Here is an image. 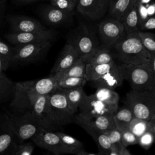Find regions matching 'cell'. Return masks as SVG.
I'll list each match as a JSON object with an SVG mask.
<instances>
[{
  "label": "cell",
  "instance_id": "1",
  "mask_svg": "<svg viewBox=\"0 0 155 155\" xmlns=\"http://www.w3.org/2000/svg\"><path fill=\"white\" fill-rule=\"evenodd\" d=\"M13 97L10 107L14 112L29 113L45 129L54 130L58 128L51 116L48 94L28 92L18 82L15 84Z\"/></svg>",
  "mask_w": 155,
  "mask_h": 155
},
{
  "label": "cell",
  "instance_id": "2",
  "mask_svg": "<svg viewBox=\"0 0 155 155\" xmlns=\"http://www.w3.org/2000/svg\"><path fill=\"white\" fill-rule=\"evenodd\" d=\"M112 48L117 59L124 64H146L151 59V55L144 48L137 32L125 34Z\"/></svg>",
  "mask_w": 155,
  "mask_h": 155
},
{
  "label": "cell",
  "instance_id": "3",
  "mask_svg": "<svg viewBox=\"0 0 155 155\" xmlns=\"http://www.w3.org/2000/svg\"><path fill=\"white\" fill-rule=\"evenodd\" d=\"M67 42L76 49L79 58L86 63L90 61L94 52L100 47L97 32L82 22L70 35Z\"/></svg>",
  "mask_w": 155,
  "mask_h": 155
},
{
  "label": "cell",
  "instance_id": "4",
  "mask_svg": "<svg viewBox=\"0 0 155 155\" xmlns=\"http://www.w3.org/2000/svg\"><path fill=\"white\" fill-rule=\"evenodd\" d=\"M124 80L128 82L132 90L142 91L155 88V78L150 63L142 64H119Z\"/></svg>",
  "mask_w": 155,
  "mask_h": 155
},
{
  "label": "cell",
  "instance_id": "5",
  "mask_svg": "<svg viewBox=\"0 0 155 155\" xmlns=\"http://www.w3.org/2000/svg\"><path fill=\"white\" fill-rule=\"evenodd\" d=\"M125 104L130 108L134 117L150 120L155 114V88L131 90L126 94Z\"/></svg>",
  "mask_w": 155,
  "mask_h": 155
},
{
  "label": "cell",
  "instance_id": "6",
  "mask_svg": "<svg viewBox=\"0 0 155 155\" xmlns=\"http://www.w3.org/2000/svg\"><path fill=\"white\" fill-rule=\"evenodd\" d=\"M11 126L16 135L18 143L31 139L42 128L37 121L27 113L7 112ZM45 129V128H44Z\"/></svg>",
  "mask_w": 155,
  "mask_h": 155
},
{
  "label": "cell",
  "instance_id": "7",
  "mask_svg": "<svg viewBox=\"0 0 155 155\" xmlns=\"http://www.w3.org/2000/svg\"><path fill=\"white\" fill-rule=\"evenodd\" d=\"M51 116L57 127L73 122L74 114L71 111L64 91L58 89L48 94Z\"/></svg>",
  "mask_w": 155,
  "mask_h": 155
},
{
  "label": "cell",
  "instance_id": "8",
  "mask_svg": "<svg viewBox=\"0 0 155 155\" xmlns=\"http://www.w3.org/2000/svg\"><path fill=\"white\" fill-rule=\"evenodd\" d=\"M97 34L102 45L111 48L125 32L122 22L110 16L98 24Z\"/></svg>",
  "mask_w": 155,
  "mask_h": 155
},
{
  "label": "cell",
  "instance_id": "9",
  "mask_svg": "<svg viewBox=\"0 0 155 155\" xmlns=\"http://www.w3.org/2000/svg\"><path fill=\"white\" fill-rule=\"evenodd\" d=\"M52 41L49 40L37 41L16 46L13 48L12 63L28 62L38 59L47 52Z\"/></svg>",
  "mask_w": 155,
  "mask_h": 155
},
{
  "label": "cell",
  "instance_id": "10",
  "mask_svg": "<svg viewBox=\"0 0 155 155\" xmlns=\"http://www.w3.org/2000/svg\"><path fill=\"white\" fill-rule=\"evenodd\" d=\"M118 105L107 104L95 97L94 94L85 95L81 102L78 114L87 118L105 114H113Z\"/></svg>",
  "mask_w": 155,
  "mask_h": 155
},
{
  "label": "cell",
  "instance_id": "11",
  "mask_svg": "<svg viewBox=\"0 0 155 155\" xmlns=\"http://www.w3.org/2000/svg\"><path fill=\"white\" fill-rule=\"evenodd\" d=\"M31 140L38 147L55 155L67 154V151L60 137L53 130L43 128Z\"/></svg>",
  "mask_w": 155,
  "mask_h": 155
},
{
  "label": "cell",
  "instance_id": "12",
  "mask_svg": "<svg viewBox=\"0 0 155 155\" xmlns=\"http://www.w3.org/2000/svg\"><path fill=\"white\" fill-rule=\"evenodd\" d=\"M18 143L7 112L0 111V154H13Z\"/></svg>",
  "mask_w": 155,
  "mask_h": 155
},
{
  "label": "cell",
  "instance_id": "13",
  "mask_svg": "<svg viewBox=\"0 0 155 155\" xmlns=\"http://www.w3.org/2000/svg\"><path fill=\"white\" fill-rule=\"evenodd\" d=\"M110 0H78L76 11L84 17L93 21L102 19L108 13Z\"/></svg>",
  "mask_w": 155,
  "mask_h": 155
},
{
  "label": "cell",
  "instance_id": "14",
  "mask_svg": "<svg viewBox=\"0 0 155 155\" xmlns=\"http://www.w3.org/2000/svg\"><path fill=\"white\" fill-rule=\"evenodd\" d=\"M73 122L79 125L84 130L89 129L97 132L105 133L115 128L113 114H105L87 118L75 114Z\"/></svg>",
  "mask_w": 155,
  "mask_h": 155
},
{
  "label": "cell",
  "instance_id": "15",
  "mask_svg": "<svg viewBox=\"0 0 155 155\" xmlns=\"http://www.w3.org/2000/svg\"><path fill=\"white\" fill-rule=\"evenodd\" d=\"M56 32L47 29L41 32H17L12 31L5 35L6 39L12 44L17 46L42 41H53Z\"/></svg>",
  "mask_w": 155,
  "mask_h": 155
},
{
  "label": "cell",
  "instance_id": "16",
  "mask_svg": "<svg viewBox=\"0 0 155 155\" xmlns=\"http://www.w3.org/2000/svg\"><path fill=\"white\" fill-rule=\"evenodd\" d=\"M39 14L46 23L51 25L65 24L71 21L73 16V12L61 10L51 4L41 7Z\"/></svg>",
  "mask_w": 155,
  "mask_h": 155
},
{
  "label": "cell",
  "instance_id": "17",
  "mask_svg": "<svg viewBox=\"0 0 155 155\" xmlns=\"http://www.w3.org/2000/svg\"><path fill=\"white\" fill-rule=\"evenodd\" d=\"M7 21L13 31L41 32L47 30L39 21L23 15H8Z\"/></svg>",
  "mask_w": 155,
  "mask_h": 155
},
{
  "label": "cell",
  "instance_id": "18",
  "mask_svg": "<svg viewBox=\"0 0 155 155\" xmlns=\"http://www.w3.org/2000/svg\"><path fill=\"white\" fill-rule=\"evenodd\" d=\"M79 59V56L76 49L71 44L67 42L51 70V74H54L67 69Z\"/></svg>",
  "mask_w": 155,
  "mask_h": 155
},
{
  "label": "cell",
  "instance_id": "19",
  "mask_svg": "<svg viewBox=\"0 0 155 155\" xmlns=\"http://www.w3.org/2000/svg\"><path fill=\"white\" fill-rule=\"evenodd\" d=\"M124 80L119 64H117L111 70L91 82L96 88L105 87L114 90L122 84Z\"/></svg>",
  "mask_w": 155,
  "mask_h": 155
},
{
  "label": "cell",
  "instance_id": "20",
  "mask_svg": "<svg viewBox=\"0 0 155 155\" xmlns=\"http://www.w3.org/2000/svg\"><path fill=\"white\" fill-rule=\"evenodd\" d=\"M139 2L136 1L120 19L125 34L137 32L139 30Z\"/></svg>",
  "mask_w": 155,
  "mask_h": 155
},
{
  "label": "cell",
  "instance_id": "21",
  "mask_svg": "<svg viewBox=\"0 0 155 155\" xmlns=\"http://www.w3.org/2000/svg\"><path fill=\"white\" fill-rule=\"evenodd\" d=\"M116 64L114 61L109 63L101 64L87 63L85 67L84 78L87 82H92L111 70Z\"/></svg>",
  "mask_w": 155,
  "mask_h": 155
},
{
  "label": "cell",
  "instance_id": "22",
  "mask_svg": "<svg viewBox=\"0 0 155 155\" xmlns=\"http://www.w3.org/2000/svg\"><path fill=\"white\" fill-rule=\"evenodd\" d=\"M56 132L59 135L62 143H64L67 151V154H73L78 155L97 154L93 153H89L85 151L82 142L77 139L73 137V136L61 131Z\"/></svg>",
  "mask_w": 155,
  "mask_h": 155
},
{
  "label": "cell",
  "instance_id": "23",
  "mask_svg": "<svg viewBox=\"0 0 155 155\" xmlns=\"http://www.w3.org/2000/svg\"><path fill=\"white\" fill-rule=\"evenodd\" d=\"M62 90L65 93L71 111L74 114H76L78 111V108L81 102L86 95V93L83 89V87H78L70 89H63Z\"/></svg>",
  "mask_w": 155,
  "mask_h": 155
},
{
  "label": "cell",
  "instance_id": "24",
  "mask_svg": "<svg viewBox=\"0 0 155 155\" xmlns=\"http://www.w3.org/2000/svg\"><path fill=\"white\" fill-rule=\"evenodd\" d=\"M134 117L132 111L126 105L115 111L113 114V119L115 128L120 131L129 129L130 124Z\"/></svg>",
  "mask_w": 155,
  "mask_h": 155
},
{
  "label": "cell",
  "instance_id": "25",
  "mask_svg": "<svg viewBox=\"0 0 155 155\" xmlns=\"http://www.w3.org/2000/svg\"><path fill=\"white\" fill-rule=\"evenodd\" d=\"M136 1L137 0H110L108 13L110 17L120 20Z\"/></svg>",
  "mask_w": 155,
  "mask_h": 155
},
{
  "label": "cell",
  "instance_id": "26",
  "mask_svg": "<svg viewBox=\"0 0 155 155\" xmlns=\"http://www.w3.org/2000/svg\"><path fill=\"white\" fill-rule=\"evenodd\" d=\"M94 140L98 150L97 154L109 155L111 144L110 140L105 133L97 132L91 130H85Z\"/></svg>",
  "mask_w": 155,
  "mask_h": 155
},
{
  "label": "cell",
  "instance_id": "27",
  "mask_svg": "<svg viewBox=\"0 0 155 155\" xmlns=\"http://www.w3.org/2000/svg\"><path fill=\"white\" fill-rule=\"evenodd\" d=\"M87 63L79 59L76 62L67 69L54 73L51 74V76L56 80L65 77H84L85 75V67Z\"/></svg>",
  "mask_w": 155,
  "mask_h": 155
},
{
  "label": "cell",
  "instance_id": "28",
  "mask_svg": "<svg viewBox=\"0 0 155 155\" xmlns=\"http://www.w3.org/2000/svg\"><path fill=\"white\" fill-rule=\"evenodd\" d=\"M93 94L98 100L107 104L118 105L119 96L114 90L105 87H98Z\"/></svg>",
  "mask_w": 155,
  "mask_h": 155
},
{
  "label": "cell",
  "instance_id": "29",
  "mask_svg": "<svg viewBox=\"0 0 155 155\" xmlns=\"http://www.w3.org/2000/svg\"><path fill=\"white\" fill-rule=\"evenodd\" d=\"M113 61H114V56L110 48L102 45L96 50L88 63L101 64L109 63Z\"/></svg>",
  "mask_w": 155,
  "mask_h": 155
},
{
  "label": "cell",
  "instance_id": "30",
  "mask_svg": "<svg viewBox=\"0 0 155 155\" xmlns=\"http://www.w3.org/2000/svg\"><path fill=\"white\" fill-rule=\"evenodd\" d=\"M108 136L111 147L116 148L118 152L119 155H131V153L127 150V147L122 145L121 140V133L116 128H113L105 132Z\"/></svg>",
  "mask_w": 155,
  "mask_h": 155
},
{
  "label": "cell",
  "instance_id": "31",
  "mask_svg": "<svg viewBox=\"0 0 155 155\" xmlns=\"http://www.w3.org/2000/svg\"><path fill=\"white\" fill-rule=\"evenodd\" d=\"M87 81L84 77H65L56 80L58 89H70L84 87Z\"/></svg>",
  "mask_w": 155,
  "mask_h": 155
},
{
  "label": "cell",
  "instance_id": "32",
  "mask_svg": "<svg viewBox=\"0 0 155 155\" xmlns=\"http://www.w3.org/2000/svg\"><path fill=\"white\" fill-rule=\"evenodd\" d=\"M15 84L4 73H0V102L13 95Z\"/></svg>",
  "mask_w": 155,
  "mask_h": 155
},
{
  "label": "cell",
  "instance_id": "33",
  "mask_svg": "<svg viewBox=\"0 0 155 155\" xmlns=\"http://www.w3.org/2000/svg\"><path fill=\"white\" fill-rule=\"evenodd\" d=\"M129 130L139 138L150 130L149 120L134 117L130 124Z\"/></svg>",
  "mask_w": 155,
  "mask_h": 155
},
{
  "label": "cell",
  "instance_id": "34",
  "mask_svg": "<svg viewBox=\"0 0 155 155\" xmlns=\"http://www.w3.org/2000/svg\"><path fill=\"white\" fill-rule=\"evenodd\" d=\"M137 33L144 48L152 56L155 53V34L142 30H139Z\"/></svg>",
  "mask_w": 155,
  "mask_h": 155
},
{
  "label": "cell",
  "instance_id": "35",
  "mask_svg": "<svg viewBox=\"0 0 155 155\" xmlns=\"http://www.w3.org/2000/svg\"><path fill=\"white\" fill-rule=\"evenodd\" d=\"M35 149L34 145L31 142L18 143L15 148L13 155H31Z\"/></svg>",
  "mask_w": 155,
  "mask_h": 155
},
{
  "label": "cell",
  "instance_id": "36",
  "mask_svg": "<svg viewBox=\"0 0 155 155\" xmlns=\"http://www.w3.org/2000/svg\"><path fill=\"white\" fill-rule=\"evenodd\" d=\"M50 4L61 10L73 12L76 8L75 0H50Z\"/></svg>",
  "mask_w": 155,
  "mask_h": 155
},
{
  "label": "cell",
  "instance_id": "37",
  "mask_svg": "<svg viewBox=\"0 0 155 155\" xmlns=\"http://www.w3.org/2000/svg\"><path fill=\"white\" fill-rule=\"evenodd\" d=\"M122 145L127 147L130 145L138 144L139 138L133 133L129 129L120 131Z\"/></svg>",
  "mask_w": 155,
  "mask_h": 155
},
{
  "label": "cell",
  "instance_id": "38",
  "mask_svg": "<svg viewBox=\"0 0 155 155\" xmlns=\"http://www.w3.org/2000/svg\"><path fill=\"white\" fill-rule=\"evenodd\" d=\"M155 142V137L150 130L147 131L139 137L138 144L145 150L150 148Z\"/></svg>",
  "mask_w": 155,
  "mask_h": 155
},
{
  "label": "cell",
  "instance_id": "39",
  "mask_svg": "<svg viewBox=\"0 0 155 155\" xmlns=\"http://www.w3.org/2000/svg\"><path fill=\"white\" fill-rule=\"evenodd\" d=\"M0 56L10 62V64L12 62L13 49L1 41H0Z\"/></svg>",
  "mask_w": 155,
  "mask_h": 155
},
{
  "label": "cell",
  "instance_id": "40",
  "mask_svg": "<svg viewBox=\"0 0 155 155\" xmlns=\"http://www.w3.org/2000/svg\"><path fill=\"white\" fill-rule=\"evenodd\" d=\"M139 30H148L155 29V15L148 17L139 24Z\"/></svg>",
  "mask_w": 155,
  "mask_h": 155
},
{
  "label": "cell",
  "instance_id": "41",
  "mask_svg": "<svg viewBox=\"0 0 155 155\" xmlns=\"http://www.w3.org/2000/svg\"><path fill=\"white\" fill-rule=\"evenodd\" d=\"M10 64V62L0 56V73H2L4 71L6 70L9 67Z\"/></svg>",
  "mask_w": 155,
  "mask_h": 155
},
{
  "label": "cell",
  "instance_id": "42",
  "mask_svg": "<svg viewBox=\"0 0 155 155\" xmlns=\"http://www.w3.org/2000/svg\"><path fill=\"white\" fill-rule=\"evenodd\" d=\"M39 1L41 0H13V2L19 5H23L32 4Z\"/></svg>",
  "mask_w": 155,
  "mask_h": 155
},
{
  "label": "cell",
  "instance_id": "43",
  "mask_svg": "<svg viewBox=\"0 0 155 155\" xmlns=\"http://www.w3.org/2000/svg\"><path fill=\"white\" fill-rule=\"evenodd\" d=\"M150 122V130L153 134L155 137V114L151 117L149 120Z\"/></svg>",
  "mask_w": 155,
  "mask_h": 155
},
{
  "label": "cell",
  "instance_id": "44",
  "mask_svg": "<svg viewBox=\"0 0 155 155\" xmlns=\"http://www.w3.org/2000/svg\"><path fill=\"white\" fill-rule=\"evenodd\" d=\"M147 13L148 16H151L153 15H154L155 14V4H152L148 6V7L147 8Z\"/></svg>",
  "mask_w": 155,
  "mask_h": 155
},
{
  "label": "cell",
  "instance_id": "45",
  "mask_svg": "<svg viewBox=\"0 0 155 155\" xmlns=\"http://www.w3.org/2000/svg\"><path fill=\"white\" fill-rule=\"evenodd\" d=\"M150 63L151 65V68L152 71L153 73L154 78H155V53L151 56V59Z\"/></svg>",
  "mask_w": 155,
  "mask_h": 155
},
{
  "label": "cell",
  "instance_id": "46",
  "mask_svg": "<svg viewBox=\"0 0 155 155\" xmlns=\"http://www.w3.org/2000/svg\"><path fill=\"white\" fill-rule=\"evenodd\" d=\"M150 0H139V2L141 4H145V3H148Z\"/></svg>",
  "mask_w": 155,
  "mask_h": 155
},
{
  "label": "cell",
  "instance_id": "47",
  "mask_svg": "<svg viewBox=\"0 0 155 155\" xmlns=\"http://www.w3.org/2000/svg\"><path fill=\"white\" fill-rule=\"evenodd\" d=\"M4 1H5V0H0V9H1V8H2V5L4 4Z\"/></svg>",
  "mask_w": 155,
  "mask_h": 155
},
{
  "label": "cell",
  "instance_id": "48",
  "mask_svg": "<svg viewBox=\"0 0 155 155\" xmlns=\"http://www.w3.org/2000/svg\"><path fill=\"white\" fill-rule=\"evenodd\" d=\"M76 1V3H77V1H78V0H75Z\"/></svg>",
  "mask_w": 155,
  "mask_h": 155
}]
</instances>
